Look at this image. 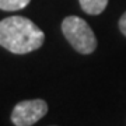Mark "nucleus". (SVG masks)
Instances as JSON below:
<instances>
[{"mask_svg":"<svg viewBox=\"0 0 126 126\" xmlns=\"http://www.w3.org/2000/svg\"><path fill=\"white\" fill-rule=\"evenodd\" d=\"M45 34L35 23L21 16L0 21V46L14 55H25L44 45Z\"/></svg>","mask_w":126,"mask_h":126,"instance_id":"nucleus-1","label":"nucleus"},{"mask_svg":"<svg viewBox=\"0 0 126 126\" xmlns=\"http://www.w3.org/2000/svg\"><path fill=\"white\" fill-rule=\"evenodd\" d=\"M62 32L73 49L81 55H90L97 49V38L91 27L77 16H69L62 21Z\"/></svg>","mask_w":126,"mask_h":126,"instance_id":"nucleus-2","label":"nucleus"},{"mask_svg":"<svg viewBox=\"0 0 126 126\" xmlns=\"http://www.w3.org/2000/svg\"><path fill=\"white\" fill-rule=\"evenodd\" d=\"M48 113V104L44 99H24L16 104L11 122L16 126H32Z\"/></svg>","mask_w":126,"mask_h":126,"instance_id":"nucleus-3","label":"nucleus"},{"mask_svg":"<svg viewBox=\"0 0 126 126\" xmlns=\"http://www.w3.org/2000/svg\"><path fill=\"white\" fill-rule=\"evenodd\" d=\"M83 11H86L87 14L91 16H97L101 14L104 10L107 9L108 0H79Z\"/></svg>","mask_w":126,"mask_h":126,"instance_id":"nucleus-4","label":"nucleus"},{"mask_svg":"<svg viewBox=\"0 0 126 126\" xmlns=\"http://www.w3.org/2000/svg\"><path fill=\"white\" fill-rule=\"evenodd\" d=\"M31 0H0V10L4 11H17L30 4Z\"/></svg>","mask_w":126,"mask_h":126,"instance_id":"nucleus-5","label":"nucleus"},{"mask_svg":"<svg viewBox=\"0 0 126 126\" xmlns=\"http://www.w3.org/2000/svg\"><path fill=\"white\" fill-rule=\"evenodd\" d=\"M119 30H121V32L126 36V11L122 14L121 20H119Z\"/></svg>","mask_w":126,"mask_h":126,"instance_id":"nucleus-6","label":"nucleus"}]
</instances>
